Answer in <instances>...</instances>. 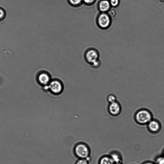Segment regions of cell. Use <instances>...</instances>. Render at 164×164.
Masks as SVG:
<instances>
[{"label":"cell","mask_w":164,"mask_h":164,"mask_svg":"<svg viewBox=\"0 0 164 164\" xmlns=\"http://www.w3.org/2000/svg\"><path fill=\"white\" fill-rule=\"evenodd\" d=\"M135 118L138 123L143 125L148 124L152 120V116L149 111L143 109L138 111L135 115Z\"/></svg>","instance_id":"cell-1"},{"label":"cell","mask_w":164,"mask_h":164,"mask_svg":"<svg viewBox=\"0 0 164 164\" xmlns=\"http://www.w3.org/2000/svg\"><path fill=\"white\" fill-rule=\"evenodd\" d=\"M75 150L76 155L81 158L85 159L88 157L89 151L86 145L79 144L77 145Z\"/></svg>","instance_id":"cell-2"},{"label":"cell","mask_w":164,"mask_h":164,"mask_svg":"<svg viewBox=\"0 0 164 164\" xmlns=\"http://www.w3.org/2000/svg\"><path fill=\"white\" fill-rule=\"evenodd\" d=\"M98 57L97 54L94 50H90L87 53L86 58L88 61L92 64L94 66L96 67L99 64L97 61Z\"/></svg>","instance_id":"cell-3"},{"label":"cell","mask_w":164,"mask_h":164,"mask_svg":"<svg viewBox=\"0 0 164 164\" xmlns=\"http://www.w3.org/2000/svg\"><path fill=\"white\" fill-rule=\"evenodd\" d=\"M108 110L110 114L112 116H118L121 112V106L119 103L116 101L110 104Z\"/></svg>","instance_id":"cell-4"},{"label":"cell","mask_w":164,"mask_h":164,"mask_svg":"<svg viewBox=\"0 0 164 164\" xmlns=\"http://www.w3.org/2000/svg\"><path fill=\"white\" fill-rule=\"evenodd\" d=\"M49 88L51 91L57 94L61 92L63 89L62 84L60 82L57 81L51 82Z\"/></svg>","instance_id":"cell-5"},{"label":"cell","mask_w":164,"mask_h":164,"mask_svg":"<svg viewBox=\"0 0 164 164\" xmlns=\"http://www.w3.org/2000/svg\"><path fill=\"white\" fill-rule=\"evenodd\" d=\"M98 22L99 25L101 27H107L110 24V18L108 15L106 14H102L98 18Z\"/></svg>","instance_id":"cell-6"},{"label":"cell","mask_w":164,"mask_h":164,"mask_svg":"<svg viewBox=\"0 0 164 164\" xmlns=\"http://www.w3.org/2000/svg\"><path fill=\"white\" fill-rule=\"evenodd\" d=\"M148 127L149 130L153 133L159 132L161 128V125L159 122L155 120H151L148 123Z\"/></svg>","instance_id":"cell-7"},{"label":"cell","mask_w":164,"mask_h":164,"mask_svg":"<svg viewBox=\"0 0 164 164\" xmlns=\"http://www.w3.org/2000/svg\"><path fill=\"white\" fill-rule=\"evenodd\" d=\"M38 79L40 82L43 85L48 84L50 81V78L47 74L43 73L40 75Z\"/></svg>","instance_id":"cell-8"},{"label":"cell","mask_w":164,"mask_h":164,"mask_svg":"<svg viewBox=\"0 0 164 164\" xmlns=\"http://www.w3.org/2000/svg\"><path fill=\"white\" fill-rule=\"evenodd\" d=\"M99 7L101 11L105 12L108 10L110 8V4L107 1H103L100 3Z\"/></svg>","instance_id":"cell-9"},{"label":"cell","mask_w":164,"mask_h":164,"mask_svg":"<svg viewBox=\"0 0 164 164\" xmlns=\"http://www.w3.org/2000/svg\"><path fill=\"white\" fill-rule=\"evenodd\" d=\"M114 162L111 157H104L101 159L100 164H114Z\"/></svg>","instance_id":"cell-10"},{"label":"cell","mask_w":164,"mask_h":164,"mask_svg":"<svg viewBox=\"0 0 164 164\" xmlns=\"http://www.w3.org/2000/svg\"><path fill=\"white\" fill-rule=\"evenodd\" d=\"M111 157L115 163H120L121 159L118 154H112Z\"/></svg>","instance_id":"cell-11"},{"label":"cell","mask_w":164,"mask_h":164,"mask_svg":"<svg viewBox=\"0 0 164 164\" xmlns=\"http://www.w3.org/2000/svg\"><path fill=\"white\" fill-rule=\"evenodd\" d=\"M107 100L110 104L116 101V98L114 95L110 94L108 96Z\"/></svg>","instance_id":"cell-12"},{"label":"cell","mask_w":164,"mask_h":164,"mask_svg":"<svg viewBox=\"0 0 164 164\" xmlns=\"http://www.w3.org/2000/svg\"><path fill=\"white\" fill-rule=\"evenodd\" d=\"M157 164H164V157H159L156 160Z\"/></svg>","instance_id":"cell-13"},{"label":"cell","mask_w":164,"mask_h":164,"mask_svg":"<svg viewBox=\"0 0 164 164\" xmlns=\"http://www.w3.org/2000/svg\"><path fill=\"white\" fill-rule=\"evenodd\" d=\"M76 164H88V161L85 159H82L79 160Z\"/></svg>","instance_id":"cell-14"},{"label":"cell","mask_w":164,"mask_h":164,"mask_svg":"<svg viewBox=\"0 0 164 164\" xmlns=\"http://www.w3.org/2000/svg\"><path fill=\"white\" fill-rule=\"evenodd\" d=\"M118 0H111L110 3L112 6L115 7L118 5Z\"/></svg>","instance_id":"cell-15"},{"label":"cell","mask_w":164,"mask_h":164,"mask_svg":"<svg viewBox=\"0 0 164 164\" xmlns=\"http://www.w3.org/2000/svg\"><path fill=\"white\" fill-rule=\"evenodd\" d=\"M70 3L72 4L76 5L80 3L82 0H69Z\"/></svg>","instance_id":"cell-16"},{"label":"cell","mask_w":164,"mask_h":164,"mask_svg":"<svg viewBox=\"0 0 164 164\" xmlns=\"http://www.w3.org/2000/svg\"><path fill=\"white\" fill-rule=\"evenodd\" d=\"M5 16V13L2 9H0V19H2Z\"/></svg>","instance_id":"cell-17"},{"label":"cell","mask_w":164,"mask_h":164,"mask_svg":"<svg viewBox=\"0 0 164 164\" xmlns=\"http://www.w3.org/2000/svg\"><path fill=\"white\" fill-rule=\"evenodd\" d=\"M84 2L87 4H90L93 2L94 0H84Z\"/></svg>","instance_id":"cell-18"},{"label":"cell","mask_w":164,"mask_h":164,"mask_svg":"<svg viewBox=\"0 0 164 164\" xmlns=\"http://www.w3.org/2000/svg\"><path fill=\"white\" fill-rule=\"evenodd\" d=\"M143 164H154L151 162H147V163H144Z\"/></svg>","instance_id":"cell-19"},{"label":"cell","mask_w":164,"mask_h":164,"mask_svg":"<svg viewBox=\"0 0 164 164\" xmlns=\"http://www.w3.org/2000/svg\"><path fill=\"white\" fill-rule=\"evenodd\" d=\"M116 164H121L120 163H116Z\"/></svg>","instance_id":"cell-20"},{"label":"cell","mask_w":164,"mask_h":164,"mask_svg":"<svg viewBox=\"0 0 164 164\" xmlns=\"http://www.w3.org/2000/svg\"><path fill=\"white\" fill-rule=\"evenodd\" d=\"M161 1H164V0H161Z\"/></svg>","instance_id":"cell-21"}]
</instances>
